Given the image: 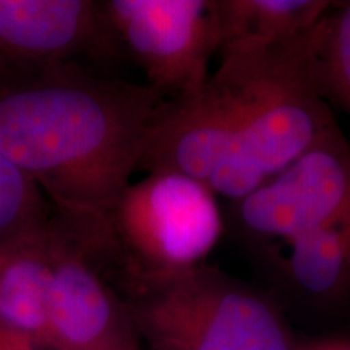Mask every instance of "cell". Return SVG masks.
Instances as JSON below:
<instances>
[{"label": "cell", "mask_w": 350, "mask_h": 350, "mask_svg": "<svg viewBox=\"0 0 350 350\" xmlns=\"http://www.w3.org/2000/svg\"><path fill=\"white\" fill-rule=\"evenodd\" d=\"M163 100L146 83L96 77L78 64L0 83V151L99 260L109 256L112 213L138 174Z\"/></svg>", "instance_id": "6da1fadb"}, {"label": "cell", "mask_w": 350, "mask_h": 350, "mask_svg": "<svg viewBox=\"0 0 350 350\" xmlns=\"http://www.w3.org/2000/svg\"><path fill=\"white\" fill-rule=\"evenodd\" d=\"M319 25L297 41L219 55L216 72L237 83L245 99L235 150L209 183L219 200L247 198L338 124L314 80Z\"/></svg>", "instance_id": "7a4b0ae2"}, {"label": "cell", "mask_w": 350, "mask_h": 350, "mask_svg": "<svg viewBox=\"0 0 350 350\" xmlns=\"http://www.w3.org/2000/svg\"><path fill=\"white\" fill-rule=\"evenodd\" d=\"M124 299L151 350H299L271 297L208 265Z\"/></svg>", "instance_id": "3957f363"}, {"label": "cell", "mask_w": 350, "mask_h": 350, "mask_svg": "<svg viewBox=\"0 0 350 350\" xmlns=\"http://www.w3.org/2000/svg\"><path fill=\"white\" fill-rule=\"evenodd\" d=\"M226 227L206 183L174 172L144 174L113 209L106 266L120 271L131 294L206 265Z\"/></svg>", "instance_id": "277c9868"}, {"label": "cell", "mask_w": 350, "mask_h": 350, "mask_svg": "<svg viewBox=\"0 0 350 350\" xmlns=\"http://www.w3.org/2000/svg\"><path fill=\"white\" fill-rule=\"evenodd\" d=\"M226 219L261 253L312 232L350 226V142L339 125L273 180L229 204Z\"/></svg>", "instance_id": "5b68a950"}, {"label": "cell", "mask_w": 350, "mask_h": 350, "mask_svg": "<svg viewBox=\"0 0 350 350\" xmlns=\"http://www.w3.org/2000/svg\"><path fill=\"white\" fill-rule=\"evenodd\" d=\"M104 7L120 46L161 98L206 85L217 54L214 0H109Z\"/></svg>", "instance_id": "8992f818"}, {"label": "cell", "mask_w": 350, "mask_h": 350, "mask_svg": "<svg viewBox=\"0 0 350 350\" xmlns=\"http://www.w3.org/2000/svg\"><path fill=\"white\" fill-rule=\"evenodd\" d=\"M243 113L240 86L213 72L195 93L163 100L144 137L138 172L180 174L209 187L235 150Z\"/></svg>", "instance_id": "52a82bcc"}, {"label": "cell", "mask_w": 350, "mask_h": 350, "mask_svg": "<svg viewBox=\"0 0 350 350\" xmlns=\"http://www.w3.org/2000/svg\"><path fill=\"white\" fill-rule=\"evenodd\" d=\"M120 46L104 2L0 0V83L109 57Z\"/></svg>", "instance_id": "ba28073f"}, {"label": "cell", "mask_w": 350, "mask_h": 350, "mask_svg": "<svg viewBox=\"0 0 350 350\" xmlns=\"http://www.w3.org/2000/svg\"><path fill=\"white\" fill-rule=\"evenodd\" d=\"M49 342L51 350H144L124 297L109 286L98 260L55 217Z\"/></svg>", "instance_id": "9c48e42d"}, {"label": "cell", "mask_w": 350, "mask_h": 350, "mask_svg": "<svg viewBox=\"0 0 350 350\" xmlns=\"http://www.w3.org/2000/svg\"><path fill=\"white\" fill-rule=\"evenodd\" d=\"M54 217L0 248V323L51 350L49 299Z\"/></svg>", "instance_id": "30bf717a"}, {"label": "cell", "mask_w": 350, "mask_h": 350, "mask_svg": "<svg viewBox=\"0 0 350 350\" xmlns=\"http://www.w3.org/2000/svg\"><path fill=\"white\" fill-rule=\"evenodd\" d=\"M266 255L281 287L301 305L321 312L350 305V226L301 235Z\"/></svg>", "instance_id": "8fae6325"}, {"label": "cell", "mask_w": 350, "mask_h": 350, "mask_svg": "<svg viewBox=\"0 0 350 350\" xmlns=\"http://www.w3.org/2000/svg\"><path fill=\"white\" fill-rule=\"evenodd\" d=\"M326 0H214L217 54L252 52L306 36L325 20Z\"/></svg>", "instance_id": "7c38bea8"}, {"label": "cell", "mask_w": 350, "mask_h": 350, "mask_svg": "<svg viewBox=\"0 0 350 350\" xmlns=\"http://www.w3.org/2000/svg\"><path fill=\"white\" fill-rule=\"evenodd\" d=\"M314 80L327 103L350 116V2H334L319 25Z\"/></svg>", "instance_id": "4fadbf2b"}, {"label": "cell", "mask_w": 350, "mask_h": 350, "mask_svg": "<svg viewBox=\"0 0 350 350\" xmlns=\"http://www.w3.org/2000/svg\"><path fill=\"white\" fill-rule=\"evenodd\" d=\"M52 209L38 187L0 151V248L46 226Z\"/></svg>", "instance_id": "5bb4252c"}, {"label": "cell", "mask_w": 350, "mask_h": 350, "mask_svg": "<svg viewBox=\"0 0 350 350\" xmlns=\"http://www.w3.org/2000/svg\"><path fill=\"white\" fill-rule=\"evenodd\" d=\"M0 350H39L31 339L0 323Z\"/></svg>", "instance_id": "9a60e30c"}, {"label": "cell", "mask_w": 350, "mask_h": 350, "mask_svg": "<svg viewBox=\"0 0 350 350\" xmlns=\"http://www.w3.org/2000/svg\"><path fill=\"white\" fill-rule=\"evenodd\" d=\"M299 350H350V340H327Z\"/></svg>", "instance_id": "2e32d148"}]
</instances>
